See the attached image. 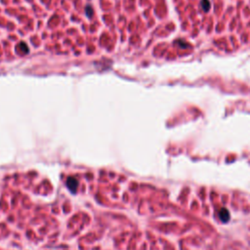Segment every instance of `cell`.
<instances>
[{
	"mask_svg": "<svg viewBox=\"0 0 250 250\" xmlns=\"http://www.w3.org/2000/svg\"><path fill=\"white\" fill-rule=\"evenodd\" d=\"M66 184V187L68 189V191H71V193H73V194L76 193L77 189H78V185H79V182L76 178H74L73 176L68 177Z\"/></svg>",
	"mask_w": 250,
	"mask_h": 250,
	"instance_id": "obj_1",
	"label": "cell"
},
{
	"mask_svg": "<svg viewBox=\"0 0 250 250\" xmlns=\"http://www.w3.org/2000/svg\"><path fill=\"white\" fill-rule=\"evenodd\" d=\"M200 4H201V8L203 9L204 12H208L211 8V3L209 0H201L200 1Z\"/></svg>",
	"mask_w": 250,
	"mask_h": 250,
	"instance_id": "obj_3",
	"label": "cell"
},
{
	"mask_svg": "<svg viewBox=\"0 0 250 250\" xmlns=\"http://www.w3.org/2000/svg\"><path fill=\"white\" fill-rule=\"evenodd\" d=\"M86 12H87V16L89 17V18H91V17L93 16V9L91 6L86 7Z\"/></svg>",
	"mask_w": 250,
	"mask_h": 250,
	"instance_id": "obj_4",
	"label": "cell"
},
{
	"mask_svg": "<svg viewBox=\"0 0 250 250\" xmlns=\"http://www.w3.org/2000/svg\"><path fill=\"white\" fill-rule=\"evenodd\" d=\"M219 217H220V220L223 222V223H227V222L230 221V211L225 207H222L220 210H219Z\"/></svg>",
	"mask_w": 250,
	"mask_h": 250,
	"instance_id": "obj_2",
	"label": "cell"
}]
</instances>
